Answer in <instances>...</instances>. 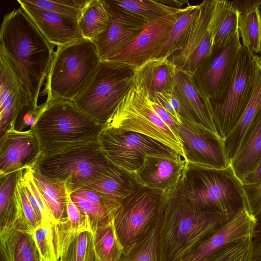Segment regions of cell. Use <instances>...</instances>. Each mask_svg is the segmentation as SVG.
Here are the masks:
<instances>
[{
	"label": "cell",
	"instance_id": "obj_8",
	"mask_svg": "<svg viewBox=\"0 0 261 261\" xmlns=\"http://www.w3.org/2000/svg\"><path fill=\"white\" fill-rule=\"evenodd\" d=\"M134 70L101 61L92 80L73 101L81 112L104 125L133 84Z\"/></svg>",
	"mask_w": 261,
	"mask_h": 261
},
{
	"label": "cell",
	"instance_id": "obj_26",
	"mask_svg": "<svg viewBox=\"0 0 261 261\" xmlns=\"http://www.w3.org/2000/svg\"><path fill=\"white\" fill-rule=\"evenodd\" d=\"M0 254L4 261H41L32 232L15 227L0 230Z\"/></svg>",
	"mask_w": 261,
	"mask_h": 261
},
{
	"label": "cell",
	"instance_id": "obj_28",
	"mask_svg": "<svg viewBox=\"0 0 261 261\" xmlns=\"http://www.w3.org/2000/svg\"><path fill=\"white\" fill-rule=\"evenodd\" d=\"M239 15L230 1L215 0L210 24L214 47L226 45L239 31Z\"/></svg>",
	"mask_w": 261,
	"mask_h": 261
},
{
	"label": "cell",
	"instance_id": "obj_41",
	"mask_svg": "<svg viewBox=\"0 0 261 261\" xmlns=\"http://www.w3.org/2000/svg\"><path fill=\"white\" fill-rule=\"evenodd\" d=\"M54 224L42 222L32 232L41 261H58L54 245Z\"/></svg>",
	"mask_w": 261,
	"mask_h": 261
},
{
	"label": "cell",
	"instance_id": "obj_34",
	"mask_svg": "<svg viewBox=\"0 0 261 261\" xmlns=\"http://www.w3.org/2000/svg\"><path fill=\"white\" fill-rule=\"evenodd\" d=\"M94 246L99 261H117L122 253L113 221L92 231Z\"/></svg>",
	"mask_w": 261,
	"mask_h": 261
},
{
	"label": "cell",
	"instance_id": "obj_31",
	"mask_svg": "<svg viewBox=\"0 0 261 261\" xmlns=\"http://www.w3.org/2000/svg\"><path fill=\"white\" fill-rule=\"evenodd\" d=\"M197 5H190L184 8L167 39L163 44L152 58H169L184 46L188 37L193 18L198 9Z\"/></svg>",
	"mask_w": 261,
	"mask_h": 261
},
{
	"label": "cell",
	"instance_id": "obj_18",
	"mask_svg": "<svg viewBox=\"0 0 261 261\" xmlns=\"http://www.w3.org/2000/svg\"><path fill=\"white\" fill-rule=\"evenodd\" d=\"M255 224V217L246 208H242L182 261H202L228 246L252 239Z\"/></svg>",
	"mask_w": 261,
	"mask_h": 261
},
{
	"label": "cell",
	"instance_id": "obj_35",
	"mask_svg": "<svg viewBox=\"0 0 261 261\" xmlns=\"http://www.w3.org/2000/svg\"><path fill=\"white\" fill-rule=\"evenodd\" d=\"M238 29L243 46L255 54L261 52V18L259 7L240 14Z\"/></svg>",
	"mask_w": 261,
	"mask_h": 261
},
{
	"label": "cell",
	"instance_id": "obj_5",
	"mask_svg": "<svg viewBox=\"0 0 261 261\" xmlns=\"http://www.w3.org/2000/svg\"><path fill=\"white\" fill-rule=\"evenodd\" d=\"M100 62L96 46L90 40L58 46L46 77V101H73L88 86Z\"/></svg>",
	"mask_w": 261,
	"mask_h": 261
},
{
	"label": "cell",
	"instance_id": "obj_7",
	"mask_svg": "<svg viewBox=\"0 0 261 261\" xmlns=\"http://www.w3.org/2000/svg\"><path fill=\"white\" fill-rule=\"evenodd\" d=\"M103 127L148 136L185 158L178 137L155 112L147 91L134 81L132 87Z\"/></svg>",
	"mask_w": 261,
	"mask_h": 261
},
{
	"label": "cell",
	"instance_id": "obj_44",
	"mask_svg": "<svg viewBox=\"0 0 261 261\" xmlns=\"http://www.w3.org/2000/svg\"><path fill=\"white\" fill-rule=\"evenodd\" d=\"M248 200L261 188V163L256 171L248 177L243 184Z\"/></svg>",
	"mask_w": 261,
	"mask_h": 261
},
{
	"label": "cell",
	"instance_id": "obj_40",
	"mask_svg": "<svg viewBox=\"0 0 261 261\" xmlns=\"http://www.w3.org/2000/svg\"><path fill=\"white\" fill-rule=\"evenodd\" d=\"M70 195L80 211L88 217L92 232L96 227L112 221L111 214L105 206L93 203L73 193Z\"/></svg>",
	"mask_w": 261,
	"mask_h": 261
},
{
	"label": "cell",
	"instance_id": "obj_9",
	"mask_svg": "<svg viewBox=\"0 0 261 261\" xmlns=\"http://www.w3.org/2000/svg\"><path fill=\"white\" fill-rule=\"evenodd\" d=\"M165 193L140 186L111 214L122 253L144 237L155 222Z\"/></svg>",
	"mask_w": 261,
	"mask_h": 261
},
{
	"label": "cell",
	"instance_id": "obj_27",
	"mask_svg": "<svg viewBox=\"0 0 261 261\" xmlns=\"http://www.w3.org/2000/svg\"><path fill=\"white\" fill-rule=\"evenodd\" d=\"M175 79L174 90L192 113L196 122L217 134L210 111L200 95L193 76L177 70Z\"/></svg>",
	"mask_w": 261,
	"mask_h": 261
},
{
	"label": "cell",
	"instance_id": "obj_48",
	"mask_svg": "<svg viewBox=\"0 0 261 261\" xmlns=\"http://www.w3.org/2000/svg\"><path fill=\"white\" fill-rule=\"evenodd\" d=\"M261 207V188L247 201V210L255 216Z\"/></svg>",
	"mask_w": 261,
	"mask_h": 261
},
{
	"label": "cell",
	"instance_id": "obj_32",
	"mask_svg": "<svg viewBox=\"0 0 261 261\" xmlns=\"http://www.w3.org/2000/svg\"><path fill=\"white\" fill-rule=\"evenodd\" d=\"M110 11L105 0H90L78 20L83 37L92 40L107 27Z\"/></svg>",
	"mask_w": 261,
	"mask_h": 261
},
{
	"label": "cell",
	"instance_id": "obj_6",
	"mask_svg": "<svg viewBox=\"0 0 261 261\" xmlns=\"http://www.w3.org/2000/svg\"><path fill=\"white\" fill-rule=\"evenodd\" d=\"M110 163L97 139L42 154L32 168L64 183L71 194L101 173Z\"/></svg>",
	"mask_w": 261,
	"mask_h": 261
},
{
	"label": "cell",
	"instance_id": "obj_22",
	"mask_svg": "<svg viewBox=\"0 0 261 261\" xmlns=\"http://www.w3.org/2000/svg\"><path fill=\"white\" fill-rule=\"evenodd\" d=\"M0 139L15 126L22 107V93L19 81L5 53L0 49Z\"/></svg>",
	"mask_w": 261,
	"mask_h": 261
},
{
	"label": "cell",
	"instance_id": "obj_2",
	"mask_svg": "<svg viewBox=\"0 0 261 261\" xmlns=\"http://www.w3.org/2000/svg\"><path fill=\"white\" fill-rule=\"evenodd\" d=\"M234 216L198 211L175 187L165 193L158 216L159 261H182Z\"/></svg>",
	"mask_w": 261,
	"mask_h": 261
},
{
	"label": "cell",
	"instance_id": "obj_37",
	"mask_svg": "<svg viewBox=\"0 0 261 261\" xmlns=\"http://www.w3.org/2000/svg\"><path fill=\"white\" fill-rule=\"evenodd\" d=\"M60 261H99L95 251L92 232L85 231L77 234Z\"/></svg>",
	"mask_w": 261,
	"mask_h": 261
},
{
	"label": "cell",
	"instance_id": "obj_1",
	"mask_svg": "<svg viewBox=\"0 0 261 261\" xmlns=\"http://www.w3.org/2000/svg\"><path fill=\"white\" fill-rule=\"evenodd\" d=\"M54 47L21 7L4 16L0 49L20 84L22 106L30 103L38 105L40 91L53 57Z\"/></svg>",
	"mask_w": 261,
	"mask_h": 261
},
{
	"label": "cell",
	"instance_id": "obj_19",
	"mask_svg": "<svg viewBox=\"0 0 261 261\" xmlns=\"http://www.w3.org/2000/svg\"><path fill=\"white\" fill-rule=\"evenodd\" d=\"M17 2L53 45L64 46L85 39L81 32L78 20L45 10L28 3L26 0Z\"/></svg>",
	"mask_w": 261,
	"mask_h": 261
},
{
	"label": "cell",
	"instance_id": "obj_24",
	"mask_svg": "<svg viewBox=\"0 0 261 261\" xmlns=\"http://www.w3.org/2000/svg\"><path fill=\"white\" fill-rule=\"evenodd\" d=\"M261 163V107L247 130L236 155L230 163L242 184Z\"/></svg>",
	"mask_w": 261,
	"mask_h": 261
},
{
	"label": "cell",
	"instance_id": "obj_36",
	"mask_svg": "<svg viewBox=\"0 0 261 261\" xmlns=\"http://www.w3.org/2000/svg\"><path fill=\"white\" fill-rule=\"evenodd\" d=\"M158 227V217L147 234L128 251L122 253L117 261H159Z\"/></svg>",
	"mask_w": 261,
	"mask_h": 261
},
{
	"label": "cell",
	"instance_id": "obj_21",
	"mask_svg": "<svg viewBox=\"0 0 261 261\" xmlns=\"http://www.w3.org/2000/svg\"><path fill=\"white\" fill-rule=\"evenodd\" d=\"M140 186L134 174L110 162L101 173L81 189L90 190L98 194L112 214L119 203Z\"/></svg>",
	"mask_w": 261,
	"mask_h": 261
},
{
	"label": "cell",
	"instance_id": "obj_49",
	"mask_svg": "<svg viewBox=\"0 0 261 261\" xmlns=\"http://www.w3.org/2000/svg\"><path fill=\"white\" fill-rule=\"evenodd\" d=\"M162 2L167 5L179 9L181 8L186 3H188V1H162Z\"/></svg>",
	"mask_w": 261,
	"mask_h": 261
},
{
	"label": "cell",
	"instance_id": "obj_52",
	"mask_svg": "<svg viewBox=\"0 0 261 261\" xmlns=\"http://www.w3.org/2000/svg\"><path fill=\"white\" fill-rule=\"evenodd\" d=\"M260 56H259V58H260V60H261V52L260 53Z\"/></svg>",
	"mask_w": 261,
	"mask_h": 261
},
{
	"label": "cell",
	"instance_id": "obj_45",
	"mask_svg": "<svg viewBox=\"0 0 261 261\" xmlns=\"http://www.w3.org/2000/svg\"><path fill=\"white\" fill-rule=\"evenodd\" d=\"M150 101L153 109L162 120L177 135V126L179 123L167 111L164 109L160 105L151 100Z\"/></svg>",
	"mask_w": 261,
	"mask_h": 261
},
{
	"label": "cell",
	"instance_id": "obj_13",
	"mask_svg": "<svg viewBox=\"0 0 261 261\" xmlns=\"http://www.w3.org/2000/svg\"><path fill=\"white\" fill-rule=\"evenodd\" d=\"M177 135L186 163L214 169L230 165L224 140L201 124L181 120Z\"/></svg>",
	"mask_w": 261,
	"mask_h": 261
},
{
	"label": "cell",
	"instance_id": "obj_11",
	"mask_svg": "<svg viewBox=\"0 0 261 261\" xmlns=\"http://www.w3.org/2000/svg\"><path fill=\"white\" fill-rule=\"evenodd\" d=\"M98 141L111 162L133 174L141 166L146 155L184 158L159 141L136 132L103 126Z\"/></svg>",
	"mask_w": 261,
	"mask_h": 261
},
{
	"label": "cell",
	"instance_id": "obj_14",
	"mask_svg": "<svg viewBox=\"0 0 261 261\" xmlns=\"http://www.w3.org/2000/svg\"><path fill=\"white\" fill-rule=\"evenodd\" d=\"M214 3L215 0H204L198 5L184 46L169 58L178 70L191 76L214 48L210 24Z\"/></svg>",
	"mask_w": 261,
	"mask_h": 261
},
{
	"label": "cell",
	"instance_id": "obj_20",
	"mask_svg": "<svg viewBox=\"0 0 261 261\" xmlns=\"http://www.w3.org/2000/svg\"><path fill=\"white\" fill-rule=\"evenodd\" d=\"M186 164L183 158L146 155L134 175L140 185L166 193L176 186Z\"/></svg>",
	"mask_w": 261,
	"mask_h": 261
},
{
	"label": "cell",
	"instance_id": "obj_4",
	"mask_svg": "<svg viewBox=\"0 0 261 261\" xmlns=\"http://www.w3.org/2000/svg\"><path fill=\"white\" fill-rule=\"evenodd\" d=\"M103 125L80 111L73 101H45L31 128L36 136L42 154L98 139Z\"/></svg>",
	"mask_w": 261,
	"mask_h": 261
},
{
	"label": "cell",
	"instance_id": "obj_33",
	"mask_svg": "<svg viewBox=\"0 0 261 261\" xmlns=\"http://www.w3.org/2000/svg\"><path fill=\"white\" fill-rule=\"evenodd\" d=\"M110 7L140 16L151 21L175 12L177 8L162 1L105 0Z\"/></svg>",
	"mask_w": 261,
	"mask_h": 261
},
{
	"label": "cell",
	"instance_id": "obj_39",
	"mask_svg": "<svg viewBox=\"0 0 261 261\" xmlns=\"http://www.w3.org/2000/svg\"><path fill=\"white\" fill-rule=\"evenodd\" d=\"M46 11L58 13L79 20L90 0H26Z\"/></svg>",
	"mask_w": 261,
	"mask_h": 261
},
{
	"label": "cell",
	"instance_id": "obj_30",
	"mask_svg": "<svg viewBox=\"0 0 261 261\" xmlns=\"http://www.w3.org/2000/svg\"><path fill=\"white\" fill-rule=\"evenodd\" d=\"M22 170L0 176V230L13 227L17 219L16 188Z\"/></svg>",
	"mask_w": 261,
	"mask_h": 261
},
{
	"label": "cell",
	"instance_id": "obj_17",
	"mask_svg": "<svg viewBox=\"0 0 261 261\" xmlns=\"http://www.w3.org/2000/svg\"><path fill=\"white\" fill-rule=\"evenodd\" d=\"M0 176L32 168L42 154L38 140L30 129L12 127L0 139Z\"/></svg>",
	"mask_w": 261,
	"mask_h": 261
},
{
	"label": "cell",
	"instance_id": "obj_46",
	"mask_svg": "<svg viewBox=\"0 0 261 261\" xmlns=\"http://www.w3.org/2000/svg\"><path fill=\"white\" fill-rule=\"evenodd\" d=\"M230 2L240 14H244L260 7L261 4V0L232 1Z\"/></svg>",
	"mask_w": 261,
	"mask_h": 261
},
{
	"label": "cell",
	"instance_id": "obj_15",
	"mask_svg": "<svg viewBox=\"0 0 261 261\" xmlns=\"http://www.w3.org/2000/svg\"><path fill=\"white\" fill-rule=\"evenodd\" d=\"M184 8L149 21L144 31L127 47L107 60L122 67L135 69L152 58L167 39Z\"/></svg>",
	"mask_w": 261,
	"mask_h": 261
},
{
	"label": "cell",
	"instance_id": "obj_47",
	"mask_svg": "<svg viewBox=\"0 0 261 261\" xmlns=\"http://www.w3.org/2000/svg\"><path fill=\"white\" fill-rule=\"evenodd\" d=\"M73 193L83 197L93 203L105 206L107 208L102 198L98 194L93 191L85 189H80L73 192Z\"/></svg>",
	"mask_w": 261,
	"mask_h": 261
},
{
	"label": "cell",
	"instance_id": "obj_25",
	"mask_svg": "<svg viewBox=\"0 0 261 261\" xmlns=\"http://www.w3.org/2000/svg\"><path fill=\"white\" fill-rule=\"evenodd\" d=\"M255 70L251 98L234 127L225 139L227 154L230 164L241 145L244 137L261 107V60L254 56Z\"/></svg>",
	"mask_w": 261,
	"mask_h": 261
},
{
	"label": "cell",
	"instance_id": "obj_53",
	"mask_svg": "<svg viewBox=\"0 0 261 261\" xmlns=\"http://www.w3.org/2000/svg\"><path fill=\"white\" fill-rule=\"evenodd\" d=\"M260 261H261V260H260Z\"/></svg>",
	"mask_w": 261,
	"mask_h": 261
},
{
	"label": "cell",
	"instance_id": "obj_16",
	"mask_svg": "<svg viewBox=\"0 0 261 261\" xmlns=\"http://www.w3.org/2000/svg\"><path fill=\"white\" fill-rule=\"evenodd\" d=\"M108 6L110 11L108 24L92 40L96 46L101 61L107 60L130 45L149 22L137 15Z\"/></svg>",
	"mask_w": 261,
	"mask_h": 261
},
{
	"label": "cell",
	"instance_id": "obj_10",
	"mask_svg": "<svg viewBox=\"0 0 261 261\" xmlns=\"http://www.w3.org/2000/svg\"><path fill=\"white\" fill-rule=\"evenodd\" d=\"M255 54L242 46L231 83L224 96L207 100L217 134L224 140L234 127L251 98L255 70Z\"/></svg>",
	"mask_w": 261,
	"mask_h": 261
},
{
	"label": "cell",
	"instance_id": "obj_42",
	"mask_svg": "<svg viewBox=\"0 0 261 261\" xmlns=\"http://www.w3.org/2000/svg\"><path fill=\"white\" fill-rule=\"evenodd\" d=\"M251 239L228 246L202 261H248Z\"/></svg>",
	"mask_w": 261,
	"mask_h": 261
},
{
	"label": "cell",
	"instance_id": "obj_12",
	"mask_svg": "<svg viewBox=\"0 0 261 261\" xmlns=\"http://www.w3.org/2000/svg\"><path fill=\"white\" fill-rule=\"evenodd\" d=\"M240 37L238 31L226 45L214 47L212 54L203 61L192 76L205 102L221 99L226 92L242 46Z\"/></svg>",
	"mask_w": 261,
	"mask_h": 261
},
{
	"label": "cell",
	"instance_id": "obj_43",
	"mask_svg": "<svg viewBox=\"0 0 261 261\" xmlns=\"http://www.w3.org/2000/svg\"><path fill=\"white\" fill-rule=\"evenodd\" d=\"M254 217L256 224L251 239L248 261L261 260V207Z\"/></svg>",
	"mask_w": 261,
	"mask_h": 261
},
{
	"label": "cell",
	"instance_id": "obj_50",
	"mask_svg": "<svg viewBox=\"0 0 261 261\" xmlns=\"http://www.w3.org/2000/svg\"><path fill=\"white\" fill-rule=\"evenodd\" d=\"M259 12H260V18H261V4H260V7H259Z\"/></svg>",
	"mask_w": 261,
	"mask_h": 261
},
{
	"label": "cell",
	"instance_id": "obj_3",
	"mask_svg": "<svg viewBox=\"0 0 261 261\" xmlns=\"http://www.w3.org/2000/svg\"><path fill=\"white\" fill-rule=\"evenodd\" d=\"M176 192L199 211L235 215L247 202L231 166L214 169L186 163Z\"/></svg>",
	"mask_w": 261,
	"mask_h": 261
},
{
	"label": "cell",
	"instance_id": "obj_51",
	"mask_svg": "<svg viewBox=\"0 0 261 261\" xmlns=\"http://www.w3.org/2000/svg\"><path fill=\"white\" fill-rule=\"evenodd\" d=\"M1 261H4V259L1 256Z\"/></svg>",
	"mask_w": 261,
	"mask_h": 261
},
{
	"label": "cell",
	"instance_id": "obj_23",
	"mask_svg": "<svg viewBox=\"0 0 261 261\" xmlns=\"http://www.w3.org/2000/svg\"><path fill=\"white\" fill-rule=\"evenodd\" d=\"M177 70L168 58H152L134 70L133 81L145 89L152 99L157 92L174 90Z\"/></svg>",
	"mask_w": 261,
	"mask_h": 261
},
{
	"label": "cell",
	"instance_id": "obj_38",
	"mask_svg": "<svg viewBox=\"0 0 261 261\" xmlns=\"http://www.w3.org/2000/svg\"><path fill=\"white\" fill-rule=\"evenodd\" d=\"M21 176L16 188L18 205V217L12 227L32 232L40 224L29 201Z\"/></svg>",
	"mask_w": 261,
	"mask_h": 261
},
{
	"label": "cell",
	"instance_id": "obj_29",
	"mask_svg": "<svg viewBox=\"0 0 261 261\" xmlns=\"http://www.w3.org/2000/svg\"><path fill=\"white\" fill-rule=\"evenodd\" d=\"M34 182L51 214L54 224L67 219V205L69 194L65 184L51 180L31 168Z\"/></svg>",
	"mask_w": 261,
	"mask_h": 261
}]
</instances>
